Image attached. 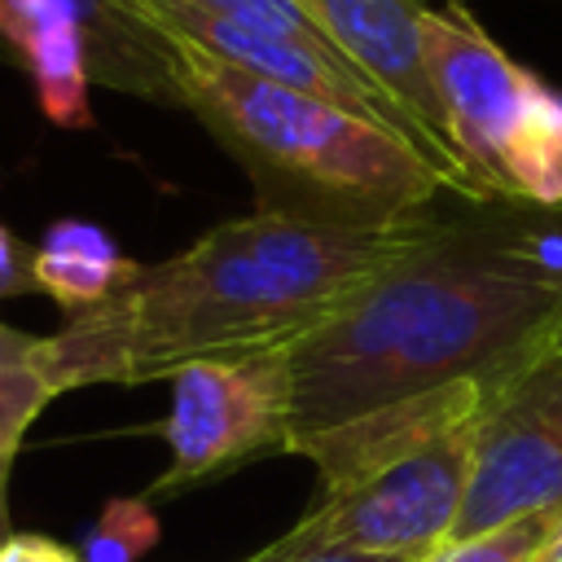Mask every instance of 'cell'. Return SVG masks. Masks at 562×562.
Returning a JSON list of instances; mask_svg holds the SVG:
<instances>
[{"mask_svg": "<svg viewBox=\"0 0 562 562\" xmlns=\"http://www.w3.org/2000/svg\"><path fill=\"white\" fill-rule=\"evenodd\" d=\"M154 4L211 13V18L237 22V26H246V31H263V35L294 40V44L316 48V53H338V48L329 44V35L312 22V13H307L299 0H154Z\"/></svg>", "mask_w": 562, "mask_h": 562, "instance_id": "cell-15", "label": "cell"}, {"mask_svg": "<svg viewBox=\"0 0 562 562\" xmlns=\"http://www.w3.org/2000/svg\"><path fill=\"white\" fill-rule=\"evenodd\" d=\"M246 562H259V558H246Z\"/></svg>", "mask_w": 562, "mask_h": 562, "instance_id": "cell-22", "label": "cell"}, {"mask_svg": "<svg viewBox=\"0 0 562 562\" xmlns=\"http://www.w3.org/2000/svg\"><path fill=\"white\" fill-rule=\"evenodd\" d=\"M140 268L145 263L127 259L114 237L92 220H53L31 250L35 290L48 294L66 316L105 303L127 281H136Z\"/></svg>", "mask_w": 562, "mask_h": 562, "instance_id": "cell-11", "label": "cell"}, {"mask_svg": "<svg viewBox=\"0 0 562 562\" xmlns=\"http://www.w3.org/2000/svg\"><path fill=\"white\" fill-rule=\"evenodd\" d=\"M35 277H31V250L0 224V299L13 294H31Z\"/></svg>", "mask_w": 562, "mask_h": 562, "instance_id": "cell-17", "label": "cell"}, {"mask_svg": "<svg viewBox=\"0 0 562 562\" xmlns=\"http://www.w3.org/2000/svg\"><path fill=\"white\" fill-rule=\"evenodd\" d=\"M162 536V522L145 496H110L97 522L83 531V562H140Z\"/></svg>", "mask_w": 562, "mask_h": 562, "instance_id": "cell-14", "label": "cell"}, {"mask_svg": "<svg viewBox=\"0 0 562 562\" xmlns=\"http://www.w3.org/2000/svg\"><path fill=\"white\" fill-rule=\"evenodd\" d=\"M0 48L57 127H92V83L180 110L176 44L136 0H0Z\"/></svg>", "mask_w": 562, "mask_h": 562, "instance_id": "cell-5", "label": "cell"}, {"mask_svg": "<svg viewBox=\"0 0 562 562\" xmlns=\"http://www.w3.org/2000/svg\"><path fill=\"white\" fill-rule=\"evenodd\" d=\"M562 329V285L522 241L518 202L422 215L408 246L325 325L290 342V452L351 417L479 382L483 400Z\"/></svg>", "mask_w": 562, "mask_h": 562, "instance_id": "cell-1", "label": "cell"}, {"mask_svg": "<svg viewBox=\"0 0 562 562\" xmlns=\"http://www.w3.org/2000/svg\"><path fill=\"white\" fill-rule=\"evenodd\" d=\"M176 88L180 110L246 171L255 211L329 228H400L448 193L408 136L329 97L224 66L189 44H176Z\"/></svg>", "mask_w": 562, "mask_h": 562, "instance_id": "cell-3", "label": "cell"}, {"mask_svg": "<svg viewBox=\"0 0 562 562\" xmlns=\"http://www.w3.org/2000/svg\"><path fill=\"white\" fill-rule=\"evenodd\" d=\"M329 228L250 211L206 228L162 263H145L105 303L44 334L57 391L97 382H158L202 356L290 347L342 312L417 233Z\"/></svg>", "mask_w": 562, "mask_h": 562, "instance_id": "cell-2", "label": "cell"}, {"mask_svg": "<svg viewBox=\"0 0 562 562\" xmlns=\"http://www.w3.org/2000/svg\"><path fill=\"white\" fill-rule=\"evenodd\" d=\"M299 562H404V558H378V553H321V558H299Z\"/></svg>", "mask_w": 562, "mask_h": 562, "instance_id": "cell-19", "label": "cell"}, {"mask_svg": "<svg viewBox=\"0 0 562 562\" xmlns=\"http://www.w3.org/2000/svg\"><path fill=\"white\" fill-rule=\"evenodd\" d=\"M558 514L562 509H544V514H527V518H514V522H501L474 536H457L422 562H544Z\"/></svg>", "mask_w": 562, "mask_h": 562, "instance_id": "cell-13", "label": "cell"}, {"mask_svg": "<svg viewBox=\"0 0 562 562\" xmlns=\"http://www.w3.org/2000/svg\"><path fill=\"white\" fill-rule=\"evenodd\" d=\"M0 562H83L75 549H66L53 536L40 531H9V540L0 544Z\"/></svg>", "mask_w": 562, "mask_h": 562, "instance_id": "cell-16", "label": "cell"}, {"mask_svg": "<svg viewBox=\"0 0 562 562\" xmlns=\"http://www.w3.org/2000/svg\"><path fill=\"white\" fill-rule=\"evenodd\" d=\"M553 342H562V329H558V338H553Z\"/></svg>", "mask_w": 562, "mask_h": 562, "instance_id": "cell-21", "label": "cell"}, {"mask_svg": "<svg viewBox=\"0 0 562 562\" xmlns=\"http://www.w3.org/2000/svg\"><path fill=\"white\" fill-rule=\"evenodd\" d=\"M544 562H562V514H558V527H553V540H549Z\"/></svg>", "mask_w": 562, "mask_h": 562, "instance_id": "cell-20", "label": "cell"}, {"mask_svg": "<svg viewBox=\"0 0 562 562\" xmlns=\"http://www.w3.org/2000/svg\"><path fill=\"white\" fill-rule=\"evenodd\" d=\"M474 426H457L435 443L386 461L351 483L321 487V501L259 562H299L321 553H378L422 562L452 540L474 465Z\"/></svg>", "mask_w": 562, "mask_h": 562, "instance_id": "cell-6", "label": "cell"}, {"mask_svg": "<svg viewBox=\"0 0 562 562\" xmlns=\"http://www.w3.org/2000/svg\"><path fill=\"white\" fill-rule=\"evenodd\" d=\"M312 22L329 35V44L356 61L382 92L386 101L400 110L413 145L426 154V162L439 171V180L448 184V193H457L461 202H479L439 119V101L422 61V0H299Z\"/></svg>", "mask_w": 562, "mask_h": 562, "instance_id": "cell-9", "label": "cell"}, {"mask_svg": "<svg viewBox=\"0 0 562 562\" xmlns=\"http://www.w3.org/2000/svg\"><path fill=\"white\" fill-rule=\"evenodd\" d=\"M479 413H483L479 382H448L439 391L351 417V422L299 443L294 452L316 465L321 487H338V483H351L386 461H400V457L435 443L439 435H448L457 426L479 422Z\"/></svg>", "mask_w": 562, "mask_h": 562, "instance_id": "cell-10", "label": "cell"}, {"mask_svg": "<svg viewBox=\"0 0 562 562\" xmlns=\"http://www.w3.org/2000/svg\"><path fill=\"white\" fill-rule=\"evenodd\" d=\"M167 382L171 408L162 417V439L171 457L145 501L189 492L246 461L290 452V347L202 356L180 364Z\"/></svg>", "mask_w": 562, "mask_h": 562, "instance_id": "cell-7", "label": "cell"}, {"mask_svg": "<svg viewBox=\"0 0 562 562\" xmlns=\"http://www.w3.org/2000/svg\"><path fill=\"white\" fill-rule=\"evenodd\" d=\"M544 509H562V342H549L483 400L452 540Z\"/></svg>", "mask_w": 562, "mask_h": 562, "instance_id": "cell-8", "label": "cell"}, {"mask_svg": "<svg viewBox=\"0 0 562 562\" xmlns=\"http://www.w3.org/2000/svg\"><path fill=\"white\" fill-rule=\"evenodd\" d=\"M53 395L61 391L48 373L44 334H22L0 321V457H18L31 422Z\"/></svg>", "mask_w": 562, "mask_h": 562, "instance_id": "cell-12", "label": "cell"}, {"mask_svg": "<svg viewBox=\"0 0 562 562\" xmlns=\"http://www.w3.org/2000/svg\"><path fill=\"white\" fill-rule=\"evenodd\" d=\"M417 35L448 145L474 198L562 206V88L505 53L461 0L422 9Z\"/></svg>", "mask_w": 562, "mask_h": 562, "instance_id": "cell-4", "label": "cell"}, {"mask_svg": "<svg viewBox=\"0 0 562 562\" xmlns=\"http://www.w3.org/2000/svg\"><path fill=\"white\" fill-rule=\"evenodd\" d=\"M9 470H13V457H0V544L9 540Z\"/></svg>", "mask_w": 562, "mask_h": 562, "instance_id": "cell-18", "label": "cell"}]
</instances>
